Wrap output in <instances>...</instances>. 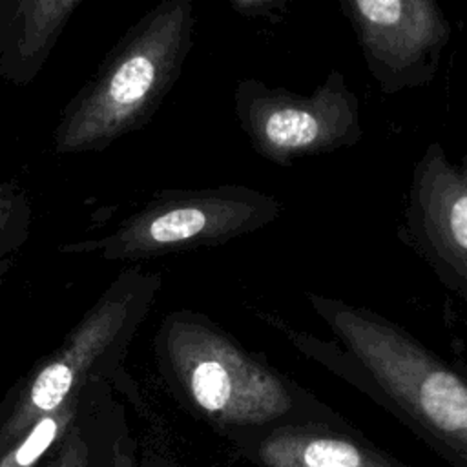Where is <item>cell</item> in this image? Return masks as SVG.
<instances>
[{"instance_id": "6da1fadb", "label": "cell", "mask_w": 467, "mask_h": 467, "mask_svg": "<svg viewBox=\"0 0 467 467\" xmlns=\"http://www.w3.org/2000/svg\"><path fill=\"white\" fill-rule=\"evenodd\" d=\"M334 339L257 310L305 358L347 381L454 467H467V365L449 361L405 327L337 297L305 292Z\"/></svg>"}, {"instance_id": "7a4b0ae2", "label": "cell", "mask_w": 467, "mask_h": 467, "mask_svg": "<svg viewBox=\"0 0 467 467\" xmlns=\"http://www.w3.org/2000/svg\"><path fill=\"white\" fill-rule=\"evenodd\" d=\"M153 347L175 392L228 438L288 423L347 421L201 312L179 308L166 314Z\"/></svg>"}, {"instance_id": "3957f363", "label": "cell", "mask_w": 467, "mask_h": 467, "mask_svg": "<svg viewBox=\"0 0 467 467\" xmlns=\"http://www.w3.org/2000/svg\"><path fill=\"white\" fill-rule=\"evenodd\" d=\"M192 0H162L135 22L69 100L57 153L100 151L151 120L193 46Z\"/></svg>"}, {"instance_id": "277c9868", "label": "cell", "mask_w": 467, "mask_h": 467, "mask_svg": "<svg viewBox=\"0 0 467 467\" xmlns=\"http://www.w3.org/2000/svg\"><path fill=\"white\" fill-rule=\"evenodd\" d=\"M161 285L159 274L140 268H130L113 279L60 347L31 372L0 425V456L35 423L77 396L97 368L122 358Z\"/></svg>"}, {"instance_id": "5b68a950", "label": "cell", "mask_w": 467, "mask_h": 467, "mask_svg": "<svg viewBox=\"0 0 467 467\" xmlns=\"http://www.w3.org/2000/svg\"><path fill=\"white\" fill-rule=\"evenodd\" d=\"M281 213L277 197L243 184L166 190L108 235L60 250L97 254L104 261H144L226 244L263 230Z\"/></svg>"}, {"instance_id": "8992f818", "label": "cell", "mask_w": 467, "mask_h": 467, "mask_svg": "<svg viewBox=\"0 0 467 467\" xmlns=\"http://www.w3.org/2000/svg\"><path fill=\"white\" fill-rule=\"evenodd\" d=\"M234 111L252 150L277 166L352 148L363 137L359 99L339 69H330L308 95L241 78Z\"/></svg>"}, {"instance_id": "52a82bcc", "label": "cell", "mask_w": 467, "mask_h": 467, "mask_svg": "<svg viewBox=\"0 0 467 467\" xmlns=\"http://www.w3.org/2000/svg\"><path fill=\"white\" fill-rule=\"evenodd\" d=\"M368 75L383 95L429 86L451 40V22L434 0H339Z\"/></svg>"}, {"instance_id": "ba28073f", "label": "cell", "mask_w": 467, "mask_h": 467, "mask_svg": "<svg viewBox=\"0 0 467 467\" xmlns=\"http://www.w3.org/2000/svg\"><path fill=\"white\" fill-rule=\"evenodd\" d=\"M398 239L467 305V155L429 142L414 162Z\"/></svg>"}, {"instance_id": "9c48e42d", "label": "cell", "mask_w": 467, "mask_h": 467, "mask_svg": "<svg viewBox=\"0 0 467 467\" xmlns=\"http://www.w3.org/2000/svg\"><path fill=\"white\" fill-rule=\"evenodd\" d=\"M230 440L255 467H405L348 421L288 423Z\"/></svg>"}, {"instance_id": "30bf717a", "label": "cell", "mask_w": 467, "mask_h": 467, "mask_svg": "<svg viewBox=\"0 0 467 467\" xmlns=\"http://www.w3.org/2000/svg\"><path fill=\"white\" fill-rule=\"evenodd\" d=\"M78 5L80 0L0 2V77L33 80Z\"/></svg>"}, {"instance_id": "8fae6325", "label": "cell", "mask_w": 467, "mask_h": 467, "mask_svg": "<svg viewBox=\"0 0 467 467\" xmlns=\"http://www.w3.org/2000/svg\"><path fill=\"white\" fill-rule=\"evenodd\" d=\"M78 394L67 400L57 412L35 423L11 449L0 456V467H35L36 462L69 431L77 418Z\"/></svg>"}, {"instance_id": "7c38bea8", "label": "cell", "mask_w": 467, "mask_h": 467, "mask_svg": "<svg viewBox=\"0 0 467 467\" xmlns=\"http://www.w3.org/2000/svg\"><path fill=\"white\" fill-rule=\"evenodd\" d=\"M31 206L13 184H0V259L22 248L29 237Z\"/></svg>"}, {"instance_id": "4fadbf2b", "label": "cell", "mask_w": 467, "mask_h": 467, "mask_svg": "<svg viewBox=\"0 0 467 467\" xmlns=\"http://www.w3.org/2000/svg\"><path fill=\"white\" fill-rule=\"evenodd\" d=\"M49 467H89L88 443L78 427H69Z\"/></svg>"}, {"instance_id": "5bb4252c", "label": "cell", "mask_w": 467, "mask_h": 467, "mask_svg": "<svg viewBox=\"0 0 467 467\" xmlns=\"http://www.w3.org/2000/svg\"><path fill=\"white\" fill-rule=\"evenodd\" d=\"M286 0H230V7L246 18H265L277 22L285 16Z\"/></svg>"}, {"instance_id": "9a60e30c", "label": "cell", "mask_w": 467, "mask_h": 467, "mask_svg": "<svg viewBox=\"0 0 467 467\" xmlns=\"http://www.w3.org/2000/svg\"><path fill=\"white\" fill-rule=\"evenodd\" d=\"M111 467H135L133 456L124 449L122 440L115 441L111 447Z\"/></svg>"}]
</instances>
